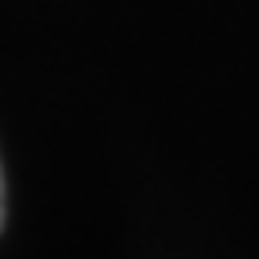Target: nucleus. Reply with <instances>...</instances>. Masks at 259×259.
Wrapping results in <instances>:
<instances>
[{"label": "nucleus", "instance_id": "f257e3e1", "mask_svg": "<svg viewBox=\"0 0 259 259\" xmlns=\"http://www.w3.org/2000/svg\"><path fill=\"white\" fill-rule=\"evenodd\" d=\"M0 227H4V173H0Z\"/></svg>", "mask_w": 259, "mask_h": 259}]
</instances>
